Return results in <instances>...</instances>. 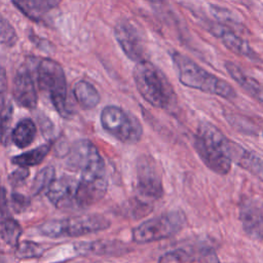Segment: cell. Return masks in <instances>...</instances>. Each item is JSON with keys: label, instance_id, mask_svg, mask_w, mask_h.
<instances>
[{"label": "cell", "instance_id": "obj_1", "mask_svg": "<svg viewBox=\"0 0 263 263\" xmlns=\"http://www.w3.org/2000/svg\"><path fill=\"white\" fill-rule=\"evenodd\" d=\"M232 141L216 125L208 121L198 124L193 146L201 161L214 173L225 176L232 164Z\"/></svg>", "mask_w": 263, "mask_h": 263}, {"label": "cell", "instance_id": "obj_2", "mask_svg": "<svg viewBox=\"0 0 263 263\" xmlns=\"http://www.w3.org/2000/svg\"><path fill=\"white\" fill-rule=\"evenodd\" d=\"M172 60L178 71L179 80L183 85L226 100L236 98V92L229 83L211 74L185 54L173 51Z\"/></svg>", "mask_w": 263, "mask_h": 263}, {"label": "cell", "instance_id": "obj_3", "mask_svg": "<svg viewBox=\"0 0 263 263\" xmlns=\"http://www.w3.org/2000/svg\"><path fill=\"white\" fill-rule=\"evenodd\" d=\"M134 79L142 98L155 108L170 109L176 103V95L164 74L151 62L137 63Z\"/></svg>", "mask_w": 263, "mask_h": 263}, {"label": "cell", "instance_id": "obj_4", "mask_svg": "<svg viewBox=\"0 0 263 263\" xmlns=\"http://www.w3.org/2000/svg\"><path fill=\"white\" fill-rule=\"evenodd\" d=\"M36 79L58 113L64 118H70L72 111L68 104L67 81L62 66L51 59L40 60L36 66Z\"/></svg>", "mask_w": 263, "mask_h": 263}, {"label": "cell", "instance_id": "obj_5", "mask_svg": "<svg viewBox=\"0 0 263 263\" xmlns=\"http://www.w3.org/2000/svg\"><path fill=\"white\" fill-rule=\"evenodd\" d=\"M110 227V221L100 214H84L67 219H57L44 222L40 232L48 237H77L99 232Z\"/></svg>", "mask_w": 263, "mask_h": 263}, {"label": "cell", "instance_id": "obj_6", "mask_svg": "<svg viewBox=\"0 0 263 263\" xmlns=\"http://www.w3.org/2000/svg\"><path fill=\"white\" fill-rule=\"evenodd\" d=\"M186 224V216L180 211H171L144 221L135 227L132 237L135 242L146 243L168 238L183 229Z\"/></svg>", "mask_w": 263, "mask_h": 263}, {"label": "cell", "instance_id": "obj_7", "mask_svg": "<svg viewBox=\"0 0 263 263\" xmlns=\"http://www.w3.org/2000/svg\"><path fill=\"white\" fill-rule=\"evenodd\" d=\"M100 119L103 128L124 144H136L142 138L143 127L139 119L120 107L106 106Z\"/></svg>", "mask_w": 263, "mask_h": 263}, {"label": "cell", "instance_id": "obj_8", "mask_svg": "<svg viewBox=\"0 0 263 263\" xmlns=\"http://www.w3.org/2000/svg\"><path fill=\"white\" fill-rule=\"evenodd\" d=\"M108 187L105 162L98 157L81 171V178L76 191V203L79 206H90L99 202Z\"/></svg>", "mask_w": 263, "mask_h": 263}, {"label": "cell", "instance_id": "obj_9", "mask_svg": "<svg viewBox=\"0 0 263 263\" xmlns=\"http://www.w3.org/2000/svg\"><path fill=\"white\" fill-rule=\"evenodd\" d=\"M136 189L140 201L147 203L163 195L162 178L156 160L150 155H141L136 163Z\"/></svg>", "mask_w": 263, "mask_h": 263}, {"label": "cell", "instance_id": "obj_10", "mask_svg": "<svg viewBox=\"0 0 263 263\" xmlns=\"http://www.w3.org/2000/svg\"><path fill=\"white\" fill-rule=\"evenodd\" d=\"M239 220L248 236L263 241V198H245L239 204Z\"/></svg>", "mask_w": 263, "mask_h": 263}, {"label": "cell", "instance_id": "obj_11", "mask_svg": "<svg viewBox=\"0 0 263 263\" xmlns=\"http://www.w3.org/2000/svg\"><path fill=\"white\" fill-rule=\"evenodd\" d=\"M115 38L125 55L139 63L145 59V45L138 29L128 21L119 22L114 29Z\"/></svg>", "mask_w": 263, "mask_h": 263}, {"label": "cell", "instance_id": "obj_12", "mask_svg": "<svg viewBox=\"0 0 263 263\" xmlns=\"http://www.w3.org/2000/svg\"><path fill=\"white\" fill-rule=\"evenodd\" d=\"M12 96L16 104L23 108L34 109L38 96L35 79L30 66H22L13 78Z\"/></svg>", "mask_w": 263, "mask_h": 263}, {"label": "cell", "instance_id": "obj_13", "mask_svg": "<svg viewBox=\"0 0 263 263\" xmlns=\"http://www.w3.org/2000/svg\"><path fill=\"white\" fill-rule=\"evenodd\" d=\"M209 31L232 52L252 60H255L257 58L255 51L250 46V44L236 33H234L233 30L229 27L221 23L211 24Z\"/></svg>", "mask_w": 263, "mask_h": 263}, {"label": "cell", "instance_id": "obj_14", "mask_svg": "<svg viewBox=\"0 0 263 263\" xmlns=\"http://www.w3.org/2000/svg\"><path fill=\"white\" fill-rule=\"evenodd\" d=\"M78 182L69 177L63 176L54 179L46 191L49 201L57 208H68L76 201Z\"/></svg>", "mask_w": 263, "mask_h": 263}, {"label": "cell", "instance_id": "obj_15", "mask_svg": "<svg viewBox=\"0 0 263 263\" xmlns=\"http://www.w3.org/2000/svg\"><path fill=\"white\" fill-rule=\"evenodd\" d=\"M100 156L101 154L90 141L80 140L70 150L67 164L71 170L81 172L87 164Z\"/></svg>", "mask_w": 263, "mask_h": 263}, {"label": "cell", "instance_id": "obj_16", "mask_svg": "<svg viewBox=\"0 0 263 263\" xmlns=\"http://www.w3.org/2000/svg\"><path fill=\"white\" fill-rule=\"evenodd\" d=\"M232 162L248 171L257 179L263 182V159L257 154L245 149L239 144L232 141L231 145Z\"/></svg>", "mask_w": 263, "mask_h": 263}, {"label": "cell", "instance_id": "obj_17", "mask_svg": "<svg viewBox=\"0 0 263 263\" xmlns=\"http://www.w3.org/2000/svg\"><path fill=\"white\" fill-rule=\"evenodd\" d=\"M225 69L231 78L247 91L252 98L263 104V85L255 78L247 75L236 64L232 62L225 63Z\"/></svg>", "mask_w": 263, "mask_h": 263}, {"label": "cell", "instance_id": "obj_18", "mask_svg": "<svg viewBox=\"0 0 263 263\" xmlns=\"http://www.w3.org/2000/svg\"><path fill=\"white\" fill-rule=\"evenodd\" d=\"M13 5L28 18L36 23H45L51 8L44 0H11Z\"/></svg>", "mask_w": 263, "mask_h": 263}, {"label": "cell", "instance_id": "obj_19", "mask_svg": "<svg viewBox=\"0 0 263 263\" xmlns=\"http://www.w3.org/2000/svg\"><path fill=\"white\" fill-rule=\"evenodd\" d=\"M73 93L77 103L85 110L93 109L101 101V97L97 88L86 80H79L76 82Z\"/></svg>", "mask_w": 263, "mask_h": 263}, {"label": "cell", "instance_id": "obj_20", "mask_svg": "<svg viewBox=\"0 0 263 263\" xmlns=\"http://www.w3.org/2000/svg\"><path fill=\"white\" fill-rule=\"evenodd\" d=\"M37 128L30 118L22 119L11 132V141L17 148H26L31 145L36 137Z\"/></svg>", "mask_w": 263, "mask_h": 263}, {"label": "cell", "instance_id": "obj_21", "mask_svg": "<svg viewBox=\"0 0 263 263\" xmlns=\"http://www.w3.org/2000/svg\"><path fill=\"white\" fill-rule=\"evenodd\" d=\"M50 149H51L50 144H43L28 152H25L12 157L11 163L22 167H30V166L37 165L43 161V159L49 153Z\"/></svg>", "mask_w": 263, "mask_h": 263}, {"label": "cell", "instance_id": "obj_22", "mask_svg": "<svg viewBox=\"0 0 263 263\" xmlns=\"http://www.w3.org/2000/svg\"><path fill=\"white\" fill-rule=\"evenodd\" d=\"M12 105L6 96L0 98V143L7 145L11 139Z\"/></svg>", "mask_w": 263, "mask_h": 263}, {"label": "cell", "instance_id": "obj_23", "mask_svg": "<svg viewBox=\"0 0 263 263\" xmlns=\"http://www.w3.org/2000/svg\"><path fill=\"white\" fill-rule=\"evenodd\" d=\"M21 235L22 227L11 215L0 217V236L6 245L15 248L20 241Z\"/></svg>", "mask_w": 263, "mask_h": 263}, {"label": "cell", "instance_id": "obj_24", "mask_svg": "<svg viewBox=\"0 0 263 263\" xmlns=\"http://www.w3.org/2000/svg\"><path fill=\"white\" fill-rule=\"evenodd\" d=\"M55 179V170L52 166H46L40 170L35 176L32 183V194L37 195L43 191H47L50 184Z\"/></svg>", "mask_w": 263, "mask_h": 263}, {"label": "cell", "instance_id": "obj_25", "mask_svg": "<svg viewBox=\"0 0 263 263\" xmlns=\"http://www.w3.org/2000/svg\"><path fill=\"white\" fill-rule=\"evenodd\" d=\"M44 252V248L42 245L37 243L35 241H18L15 246L14 255L18 259H32L40 257Z\"/></svg>", "mask_w": 263, "mask_h": 263}, {"label": "cell", "instance_id": "obj_26", "mask_svg": "<svg viewBox=\"0 0 263 263\" xmlns=\"http://www.w3.org/2000/svg\"><path fill=\"white\" fill-rule=\"evenodd\" d=\"M80 250L84 251V253H92V254H112L113 252H119L121 251L120 245L113 241H92L90 243H84L80 245Z\"/></svg>", "mask_w": 263, "mask_h": 263}, {"label": "cell", "instance_id": "obj_27", "mask_svg": "<svg viewBox=\"0 0 263 263\" xmlns=\"http://www.w3.org/2000/svg\"><path fill=\"white\" fill-rule=\"evenodd\" d=\"M212 14L219 21V23L229 27L230 24H232L233 26H237V24H239L237 17L235 15L232 14V12L228 9H226L225 7H220L217 5H211L210 8Z\"/></svg>", "mask_w": 263, "mask_h": 263}, {"label": "cell", "instance_id": "obj_28", "mask_svg": "<svg viewBox=\"0 0 263 263\" xmlns=\"http://www.w3.org/2000/svg\"><path fill=\"white\" fill-rule=\"evenodd\" d=\"M17 40L16 33L11 25L0 16V42L6 46H12Z\"/></svg>", "mask_w": 263, "mask_h": 263}, {"label": "cell", "instance_id": "obj_29", "mask_svg": "<svg viewBox=\"0 0 263 263\" xmlns=\"http://www.w3.org/2000/svg\"><path fill=\"white\" fill-rule=\"evenodd\" d=\"M158 263H192V258L185 250H175L163 254Z\"/></svg>", "mask_w": 263, "mask_h": 263}, {"label": "cell", "instance_id": "obj_30", "mask_svg": "<svg viewBox=\"0 0 263 263\" xmlns=\"http://www.w3.org/2000/svg\"><path fill=\"white\" fill-rule=\"evenodd\" d=\"M197 260L199 263H221L216 251L209 246L199 249Z\"/></svg>", "mask_w": 263, "mask_h": 263}, {"label": "cell", "instance_id": "obj_31", "mask_svg": "<svg viewBox=\"0 0 263 263\" xmlns=\"http://www.w3.org/2000/svg\"><path fill=\"white\" fill-rule=\"evenodd\" d=\"M29 203H30V200L27 196L17 192L11 193V206L16 213H21L25 211L28 208Z\"/></svg>", "mask_w": 263, "mask_h": 263}, {"label": "cell", "instance_id": "obj_32", "mask_svg": "<svg viewBox=\"0 0 263 263\" xmlns=\"http://www.w3.org/2000/svg\"><path fill=\"white\" fill-rule=\"evenodd\" d=\"M30 172L28 167H22L20 166L16 171L11 173L8 177V181L11 184V186H18L20 184L24 183L25 180L28 178Z\"/></svg>", "mask_w": 263, "mask_h": 263}, {"label": "cell", "instance_id": "obj_33", "mask_svg": "<svg viewBox=\"0 0 263 263\" xmlns=\"http://www.w3.org/2000/svg\"><path fill=\"white\" fill-rule=\"evenodd\" d=\"M9 215H10V212H9L7 197H6V191L3 187L0 186V217H5Z\"/></svg>", "mask_w": 263, "mask_h": 263}, {"label": "cell", "instance_id": "obj_34", "mask_svg": "<svg viewBox=\"0 0 263 263\" xmlns=\"http://www.w3.org/2000/svg\"><path fill=\"white\" fill-rule=\"evenodd\" d=\"M7 89V77L6 71L3 67L0 66V98L4 97Z\"/></svg>", "mask_w": 263, "mask_h": 263}, {"label": "cell", "instance_id": "obj_35", "mask_svg": "<svg viewBox=\"0 0 263 263\" xmlns=\"http://www.w3.org/2000/svg\"><path fill=\"white\" fill-rule=\"evenodd\" d=\"M46 3H47V5L51 8V9H53V8H55L57 6H59V4L63 1V0H44Z\"/></svg>", "mask_w": 263, "mask_h": 263}, {"label": "cell", "instance_id": "obj_36", "mask_svg": "<svg viewBox=\"0 0 263 263\" xmlns=\"http://www.w3.org/2000/svg\"><path fill=\"white\" fill-rule=\"evenodd\" d=\"M147 1H150V2H153V3H160V2H163L165 0H147Z\"/></svg>", "mask_w": 263, "mask_h": 263}, {"label": "cell", "instance_id": "obj_37", "mask_svg": "<svg viewBox=\"0 0 263 263\" xmlns=\"http://www.w3.org/2000/svg\"><path fill=\"white\" fill-rule=\"evenodd\" d=\"M0 263H4V260H3V257L1 255V253H0Z\"/></svg>", "mask_w": 263, "mask_h": 263}]
</instances>
